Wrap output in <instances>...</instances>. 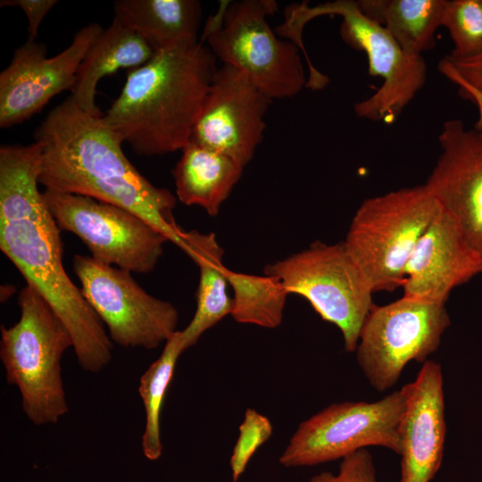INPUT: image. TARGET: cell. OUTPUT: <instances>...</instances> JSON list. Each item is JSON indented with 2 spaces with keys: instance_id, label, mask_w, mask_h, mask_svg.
<instances>
[{
  "instance_id": "obj_10",
  "label": "cell",
  "mask_w": 482,
  "mask_h": 482,
  "mask_svg": "<svg viewBox=\"0 0 482 482\" xmlns=\"http://www.w3.org/2000/svg\"><path fill=\"white\" fill-rule=\"evenodd\" d=\"M449 326L443 303L403 296L375 305L360 333L358 364L374 389L388 390L410 362H426L436 351Z\"/></svg>"
},
{
  "instance_id": "obj_1",
  "label": "cell",
  "mask_w": 482,
  "mask_h": 482,
  "mask_svg": "<svg viewBox=\"0 0 482 482\" xmlns=\"http://www.w3.org/2000/svg\"><path fill=\"white\" fill-rule=\"evenodd\" d=\"M41 151L36 141L0 147V249L64 323L81 368L96 373L112 342L65 270L61 229L38 188Z\"/></svg>"
},
{
  "instance_id": "obj_23",
  "label": "cell",
  "mask_w": 482,
  "mask_h": 482,
  "mask_svg": "<svg viewBox=\"0 0 482 482\" xmlns=\"http://www.w3.org/2000/svg\"><path fill=\"white\" fill-rule=\"evenodd\" d=\"M233 290V319L242 324L266 328L278 327L284 315L287 292L276 277L237 272L226 269Z\"/></svg>"
},
{
  "instance_id": "obj_21",
  "label": "cell",
  "mask_w": 482,
  "mask_h": 482,
  "mask_svg": "<svg viewBox=\"0 0 482 482\" xmlns=\"http://www.w3.org/2000/svg\"><path fill=\"white\" fill-rule=\"evenodd\" d=\"M114 14L154 53L198 41L202 6L196 0H119L114 4Z\"/></svg>"
},
{
  "instance_id": "obj_30",
  "label": "cell",
  "mask_w": 482,
  "mask_h": 482,
  "mask_svg": "<svg viewBox=\"0 0 482 482\" xmlns=\"http://www.w3.org/2000/svg\"><path fill=\"white\" fill-rule=\"evenodd\" d=\"M445 58L462 79L482 93V54L469 59Z\"/></svg>"
},
{
  "instance_id": "obj_4",
  "label": "cell",
  "mask_w": 482,
  "mask_h": 482,
  "mask_svg": "<svg viewBox=\"0 0 482 482\" xmlns=\"http://www.w3.org/2000/svg\"><path fill=\"white\" fill-rule=\"evenodd\" d=\"M19 320L1 327L0 358L6 381L21 395L22 410L35 425L55 424L69 407L62 358L71 335L45 298L26 285L19 293Z\"/></svg>"
},
{
  "instance_id": "obj_7",
  "label": "cell",
  "mask_w": 482,
  "mask_h": 482,
  "mask_svg": "<svg viewBox=\"0 0 482 482\" xmlns=\"http://www.w3.org/2000/svg\"><path fill=\"white\" fill-rule=\"evenodd\" d=\"M275 12L272 0L233 2L220 21H209L200 40L207 41L216 59L242 71L271 100L296 96L308 80L301 48L278 38L266 21Z\"/></svg>"
},
{
  "instance_id": "obj_13",
  "label": "cell",
  "mask_w": 482,
  "mask_h": 482,
  "mask_svg": "<svg viewBox=\"0 0 482 482\" xmlns=\"http://www.w3.org/2000/svg\"><path fill=\"white\" fill-rule=\"evenodd\" d=\"M103 29L97 23L84 26L69 46L53 57L35 41L19 46L0 73V127L23 122L59 93L71 91L79 65Z\"/></svg>"
},
{
  "instance_id": "obj_18",
  "label": "cell",
  "mask_w": 482,
  "mask_h": 482,
  "mask_svg": "<svg viewBox=\"0 0 482 482\" xmlns=\"http://www.w3.org/2000/svg\"><path fill=\"white\" fill-rule=\"evenodd\" d=\"M154 51L129 25L114 16L89 48L78 70L71 96L85 112L103 116L96 102V87L104 77L121 69L146 63Z\"/></svg>"
},
{
  "instance_id": "obj_11",
  "label": "cell",
  "mask_w": 482,
  "mask_h": 482,
  "mask_svg": "<svg viewBox=\"0 0 482 482\" xmlns=\"http://www.w3.org/2000/svg\"><path fill=\"white\" fill-rule=\"evenodd\" d=\"M61 230L76 235L91 257L135 273L154 270L168 239L137 214L89 196L43 191Z\"/></svg>"
},
{
  "instance_id": "obj_9",
  "label": "cell",
  "mask_w": 482,
  "mask_h": 482,
  "mask_svg": "<svg viewBox=\"0 0 482 482\" xmlns=\"http://www.w3.org/2000/svg\"><path fill=\"white\" fill-rule=\"evenodd\" d=\"M403 388L382 399L333 403L297 427L279 457L287 468L343 459L368 446L401 452V422L405 410Z\"/></svg>"
},
{
  "instance_id": "obj_3",
  "label": "cell",
  "mask_w": 482,
  "mask_h": 482,
  "mask_svg": "<svg viewBox=\"0 0 482 482\" xmlns=\"http://www.w3.org/2000/svg\"><path fill=\"white\" fill-rule=\"evenodd\" d=\"M217 70L215 55L200 40L157 52L128 71L103 120L138 155L182 150Z\"/></svg>"
},
{
  "instance_id": "obj_16",
  "label": "cell",
  "mask_w": 482,
  "mask_h": 482,
  "mask_svg": "<svg viewBox=\"0 0 482 482\" xmlns=\"http://www.w3.org/2000/svg\"><path fill=\"white\" fill-rule=\"evenodd\" d=\"M403 388L400 482H430L442 464L446 434L440 364L426 361L414 381Z\"/></svg>"
},
{
  "instance_id": "obj_19",
  "label": "cell",
  "mask_w": 482,
  "mask_h": 482,
  "mask_svg": "<svg viewBox=\"0 0 482 482\" xmlns=\"http://www.w3.org/2000/svg\"><path fill=\"white\" fill-rule=\"evenodd\" d=\"M183 252L198 266L200 271L195 312L188 325L180 330L187 350L205 331L231 314L232 297L228 292L227 268L222 264L223 250L213 233L204 234L196 230L186 232Z\"/></svg>"
},
{
  "instance_id": "obj_24",
  "label": "cell",
  "mask_w": 482,
  "mask_h": 482,
  "mask_svg": "<svg viewBox=\"0 0 482 482\" xmlns=\"http://www.w3.org/2000/svg\"><path fill=\"white\" fill-rule=\"evenodd\" d=\"M185 350L181 332L178 330L164 344L158 359L139 378L138 394L145 413L141 445L145 456L151 461L159 459L162 453L160 425L162 409L178 359Z\"/></svg>"
},
{
  "instance_id": "obj_22",
  "label": "cell",
  "mask_w": 482,
  "mask_h": 482,
  "mask_svg": "<svg viewBox=\"0 0 482 482\" xmlns=\"http://www.w3.org/2000/svg\"><path fill=\"white\" fill-rule=\"evenodd\" d=\"M446 0H359L358 6L392 36L403 52L421 56L436 46Z\"/></svg>"
},
{
  "instance_id": "obj_28",
  "label": "cell",
  "mask_w": 482,
  "mask_h": 482,
  "mask_svg": "<svg viewBox=\"0 0 482 482\" xmlns=\"http://www.w3.org/2000/svg\"><path fill=\"white\" fill-rule=\"evenodd\" d=\"M57 3L56 0H2L0 5L17 6L23 11L29 22L28 41H35L43 19Z\"/></svg>"
},
{
  "instance_id": "obj_26",
  "label": "cell",
  "mask_w": 482,
  "mask_h": 482,
  "mask_svg": "<svg viewBox=\"0 0 482 482\" xmlns=\"http://www.w3.org/2000/svg\"><path fill=\"white\" fill-rule=\"evenodd\" d=\"M229 460L232 480L237 482L258 449L271 436L273 427L265 415L253 408L245 411Z\"/></svg>"
},
{
  "instance_id": "obj_12",
  "label": "cell",
  "mask_w": 482,
  "mask_h": 482,
  "mask_svg": "<svg viewBox=\"0 0 482 482\" xmlns=\"http://www.w3.org/2000/svg\"><path fill=\"white\" fill-rule=\"evenodd\" d=\"M73 271L112 342L152 350L178 331L177 308L148 294L132 272L80 254L73 257Z\"/></svg>"
},
{
  "instance_id": "obj_8",
  "label": "cell",
  "mask_w": 482,
  "mask_h": 482,
  "mask_svg": "<svg viewBox=\"0 0 482 482\" xmlns=\"http://www.w3.org/2000/svg\"><path fill=\"white\" fill-rule=\"evenodd\" d=\"M287 294L308 301L320 317L341 332L345 349L354 352L363 323L375 306L373 291L344 242L320 241L268 264Z\"/></svg>"
},
{
  "instance_id": "obj_5",
  "label": "cell",
  "mask_w": 482,
  "mask_h": 482,
  "mask_svg": "<svg viewBox=\"0 0 482 482\" xmlns=\"http://www.w3.org/2000/svg\"><path fill=\"white\" fill-rule=\"evenodd\" d=\"M326 14L343 18L342 39L351 47L365 52L369 74L383 80L373 95L354 104L355 114L372 121L393 123L423 87L428 71L425 60L403 52L386 29L367 17L353 0H337L312 7L307 2L289 5L285 22L276 31L303 47L301 34L304 25Z\"/></svg>"
},
{
  "instance_id": "obj_20",
  "label": "cell",
  "mask_w": 482,
  "mask_h": 482,
  "mask_svg": "<svg viewBox=\"0 0 482 482\" xmlns=\"http://www.w3.org/2000/svg\"><path fill=\"white\" fill-rule=\"evenodd\" d=\"M173 170L178 199L216 216L241 178L244 167L230 157L189 142Z\"/></svg>"
},
{
  "instance_id": "obj_14",
  "label": "cell",
  "mask_w": 482,
  "mask_h": 482,
  "mask_svg": "<svg viewBox=\"0 0 482 482\" xmlns=\"http://www.w3.org/2000/svg\"><path fill=\"white\" fill-rule=\"evenodd\" d=\"M271 102L245 74L223 64L212 79L190 142L245 167L263 138Z\"/></svg>"
},
{
  "instance_id": "obj_29",
  "label": "cell",
  "mask_w": 482,
  "mask_h": 482,
  "mask_svg": "<svg viewBox=\"0 0 482 482\" xmlns=\"http://www.w3.org/2000/svg\"><path fill=\"white\" fill-rule=\"evenodd\" d=\"M438 70L451 82L458 86V93L462 98L471 102L476 106L478 119L474 129L482 130V93L462 79L445 57L440 60Z\"/></svg>"
},
{
  "instance_id": "obj_6",
  "label": "cell",
  "mask_w": 482,
  "mask_h": 482,
  "mask_svg": "<svg viewBox=\"0 0 482 482\" xmlns=\"http://www.w3.org/2000/svg\"><path fill=\"white\" fill-rule=\"evenodd\" d=\"M441 207L425 184L365 199L344 242L373 293L402 287L405 265Z\"/></svg>"
},
{
  "instance_id": "obj_25",
  "label": "cell",
  "mask_w": 482,
  "mask_h": 482,
  "mask_svg": "<svg viewBox=\"0 0 482 482\" xmlns=\"http://www.w3.org/2000/svg\"><path fill=\"white\" fill-rule=\"evenodd\" d=\"M442 26L453 43L450 58L469 59L482 54V0H446Z\"/></svg>"
},
{
  "instance_id": "obj_17",
  "label": "cell",
  "mask_w": 482,
  "mask_h": 482,
  "mask_svg": "<svg viewBox=\"0 0 482 482\" xmlns=\"http://www.w3.org/2000/svg\"><path fill=\"white\" fill-rule=\"evenodd\" d=\"M481 272L480 262L441 208L405 265L403 296L445 304L453 289Z\"/></svg>"
},
{
  "instance_id": "obj_27",
  "label": "cell",
  "mask_w": 482,
  "mask_h": 482,
  "mask_svg": "<svg viewBox=\"0 0 482 482\" xmlns=\"http://www.w3.org/2000/svg\"><path fill=\"white\" fill-rule=\"evenodd\" d=\"M309 482H377L372 456L366 448L358 450L342 459L337 474L323 471Z\"/></svg>"
},
{
  "instance_id": "obj_15",
  "label": "cell",
  "mask_w": 482,
  "mask_h": 482,
  "mask_svg": "<svg viewBox=\"0 0 482 482\" xmlns=\"http://www.w3.org/2000/svg\"><path fill=\"white\" fill-rule=\"evenodd\" d=\"M438 142L441 153L425 185L482 266V130L452 119Z\"/></svg>"
},
{
  "instance_id": "obj_2",
  "label": "cell",
  "mask_w": 482,
  "mask_h": 482,
  "mask_svg": "<svg viewBox=\"0 0 482 482\" xmlns=\"http://www.w3.org/2000/svg\"><path fill=\"white\" fill-rule=\"evenodd\" d=\"M41 145L38 182L45 189L76 194L127 209L183 251L186 231L177 224L176 197L154 186L129 162L122 140L103 120L70 96L34 133Z\"/></svg>"
}]
</instances>
